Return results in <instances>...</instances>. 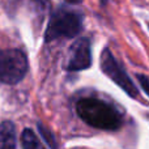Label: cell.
Masks as SVG:
<instances>
[{"instance_id":"7","label":"cell","mask_w":149,"mask_h":149,"mask_svg":"<svg viewBox=\"0 0 149 149\" xmlns=\"http://www.w3.org/2000/svg\"><path fill=\"white\" fill-rule=\"evenodd\" d=\"M21 141H22V149H46L39 141L37 135L29 128L24 130L21 135Z\"/></svg>"},{"instance_id":"4","label":"cell","mask_w":149,"mask_h":149,"mask_svg":"<svg viewBox=\"0 0 149 149\" xmlns=\"http://www.w3.org/2000/svg\"><path fill=\"white\" fill-rule=\"evenodd\" d=\"M101 68H102L103 73L107 74L118 86H120L124 92L128 95H131L132 98L139 97V90L135 86V84L132 82V80L130 79V76L126 73V71L118 64V62L115 60L113 52L109 47H106L102 51L101 55Z\"/></svg>"},{"instance_id":"6","label":"cell","mask_w":149,"mask_h":149,"mask_svg":"<svg viewBox=\"0 0 149 149\" xmlns=\"http://www.w3.org/2000/svg\"><path fill=\"white\" fill-rule=\"evenodd\" d=\"M0 149H16V130L9 120L0 123Z\"/></svg>"},{"instance_id":"5","label":"cell","mask_w":149,"mask_h":149,"mask_svg":"<svg viewBox=\"0 0 149 149\" xmlns=\"http://www.w3.org/2000/svg\"><path fill=\"white\" fill-rule=\"evenodd\" d=\"M92 65V52L90 42L88 38H80L71 46L68 54L67 70L68 71H82Z\"/></svg>"},{"instance_id":"8","label":"cell","mask_w":149,"mask_h":149,"mask_svg":"<svg viewBox=\"0 0 149 149\" xmlns=\"http://www.w3.org/2000/svg\"><path fill=\"white\" fill-rule=\"evenodd\" d=\"M137 80H139L140 85H141L143 90L149 95V77L145 76V74H136Z\"/></svg>"},{"instance_id":"10","label":"cell","mask_w":149,"mask_h":149,"mask_svg":"<svg viewBox=\"0 0 149 149\" xmlns=\"http://www.w3.org/2000/svg\"><path fill=\"white\" fill-rule=\"evenodd\" d=\"M106 1H107V0H102V3H103V4H105V3H106Z\"/></svg>"},{"instance_id":"2","label":"cell","mask_w":149,"mask_h":149,"mask_svg":"<svg viewBox=\"0 0 149 149\" xmlns=\"http://www.w3.org/2000/svg\"><path fill=\"white\" fill-rule=\"evenodd\" d=\"M82 29V16L74 10L60 8L51 16L46 30V41L73 38Z\"/></svg>"},{"instance_id":"9","label":"cell","mask_w":149,"mask_h":149,"mask_svg":"<svg viewBox=\"0 0 149 149\" xmlns=\"http://www.w3.org/2000/svg\"><path fill=\"white\" fill-rule=\"evenodd\" d=\"M68 3H71V4H77V3H81L82 0H67Z\"/></svg>"},{"instance_id":"3","label":"cell","mask_w":149,"mask_h":149,"mask_svg":"<svg viewBox=\"0 0 149 149\" xmlns=\"http://www.w3.org/2000/svg\"><path fill=\"white\" fill-rule=\"evenodd\" d=\"M26 72L28 59L22 51L16 49L0 51V84H17Z\"/></svg>"},{"instance_id":"1","label":"cell","mask_w":149,"mask_h":149,"mask_svg":"<svg viewBox=\"0 0 149 149\" xmlns=\"http://www.w3.org/2000/svg\"><path fill=\"white\" fill-rule=\"evenodd\" d=\"M76 113L86 124L93 128L116 131L123 126L122 113L111 105L100 98L85 97L77 101Z\"/></svg>"}]
</instances>
